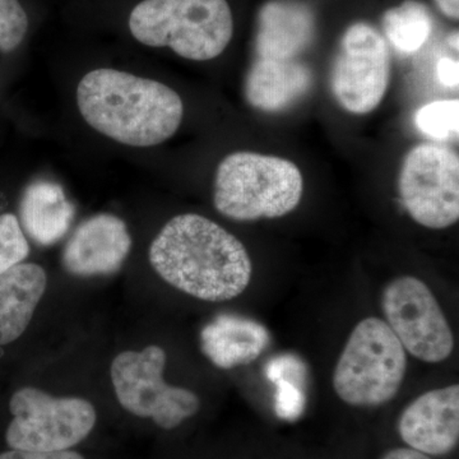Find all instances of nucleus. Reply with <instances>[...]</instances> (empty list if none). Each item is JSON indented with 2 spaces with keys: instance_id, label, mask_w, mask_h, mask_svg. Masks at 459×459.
<instances>
[{
  "instance_id": "1",
  "label": "nucleus",
  "mask_w": 459,
  "mask_h": 459,
  "mask_svg": "<svg viewBox=\"0 0 459 459\" xmlns=\"http://www.w3.org/2000/svg\"><path fill=\"white\" fill-rule=\"evenodd\" d=\"M148 259L166 283L211 303L238 298L252 281V259L243 243L201 214H179L166 223Z\"/></svg>"
},
{
  "instance_id": "2",
  "label": "nucleus",
  "mask_w": 459,
  "mask_h": 459,
  "mask_svg": "<svg viewBox=\"0 0 459 459\" xmlns=\"http://www.w3.org/2000/svg\"><path fill=\"white\" fill-rule=\"evenodd\" d=\"M84 122L108 138L132 147H152L170 140L183 120L177 91L159 81L100 68L77 87Z\"/></svg>"
},
{
  "instance_id": "3",
  "label": "nucleus",
  "mask_w": 459,
  "mask_h": 459,
  "mask_svg": "<svg viewBox=\"0 0 459 459\" xmlns=\"http://www.w3.org/2000/svg\"><path fill=\"white\" fill-rule=\"evenodd\" d=\"M304 180L289 160L235 152L222 160L214 180L213 204L235 221L286 216L303 198Z\"/></svg>"
},
{
  "instance_id": "4",
  "label": "nucleus",
  "mask_w": 459,
  "mask_h": 459,
  "mask_svg": "<svg viewBox=\"0 0 459 459\" xmlns=\"http://www.w3.org/2000/svg\"><path fill=\"white\" fill-rule=\"evenodd\" d=\"M129 29L141 44L204 62L228 48L234 21L226 0H143L133 9Z\"/></svg>"
},
{
  "instance_id": "5",
  "label": "nucleus",
  "mask_w": 459,
  "mask_h": 459,
  "mask_svg": "<svg viewBox=\"0 0 459 459\" xmlns=\"http://www.w3.org/2000/svg\"><path fill=\"white\" fill-rule=\"evenodd\" d=\"M407 355L385 320L358 323L344 344L332 383L341 401L353 407H377L394 400L406 377Z\"/></svg>"
},
{
  "instance_id": "6",
  "label": "nucleus",
  "mask_w": 459,
  "mask_h": 459,
  "mask_svg": "<svg viewBox=\"0 0 459 459\" xmlns=\"http://www.w3.org/2000/svg\"><path fill=\"white\" fill-rule=\"evenodd\" d=\"M168 355L150 344L141 351H123L110 367L111 383L122 409L132 416L152 420L162 430L179 428L201 410V398L183 386L165 382Z\"/></svg>"
},
{
  "instance_id": "7",
  "label": "nucleus",
  "mask_w": 459,
  "mask_h": 459,
  "mask_svg": "<svg viewBox=\"0 0 459 459\" xmlns=\"http://www.w3.org/2000/svg\"><path fill=\"white\" fill-rule=\"evenodd\" d=\"M9 412L12 420L5 430V443L16 451H71L98 424V411L90 401L56 397L33 386L14 392Z\"/></svg>"
},
{
  "instance_id": "8",
  "label": "nucleus",
  "mask_w": 459,
  "mask_h": 459,
  "mask_svg": "<svg viewBox=\"0 0 459 459\" xmlns=\"http://www.w3.org/2000/svg\"><path fill=\"white\" fill-rule=\"evenodd\" d=\"M382 310L386 325L410 355L437 364L455 349V337L442 307L427 283L401 276L383 290Z\"/></svg>"
},
{
  "instance_id": "9",
  "label": "nucleus",
  "mask_w": 459,
  "mask_h": 459,
  "mask_svg": "<svg viewBox=\"0 0 459 459\" xmlns=\"http://www.w3.org/2000/svg\"><path fill=\"white\" fill-rule=\"evenodd\" d=\"M404 210L424 228H451L459 219V159L446 148L420 144L407 153L400 174Z\"/></svg>"
},
{
  "instance_id": "10",
  "label": "nucleus",
  "mask_w": 459,
  "mask_h": 459,
  "mask_svg": "<svg viewBox=\"0 0 459 459\" xmlns=\"http://www.w3.org/2000/svg\"><path fill=\"white\" fill-rule=\"evenodd\" d=\"M389 78L391 56L383 36L368 23L350 26L329 77L338 104L351 114L371 113L385 99Z\"/></svg>"
},
{
  "instance_id": "11",
  "label": "nucleus",
  "mask_w": 459,
  "mask_h": 459,
  "mask_svg": "<svg viewBox=\"0 0 459 459\" xmlns=\"http://www.w3.org/2000/svg\"><path fill=\"white\" fill-rule=\"evenodd\" d=\"M131 249V232L120 217L95 214L80 223L66 241L63 268L77 277L108 276L123 267Z\"/></svg>"
},
{
  "instance_id": "12",
  "label": "nucleus",
  "mask_w": 459,
  "mask_h": 459,
  "mask_svg": "<svg viewBox=\"0 0 459 459\" xmlns=\"http://www.w3.org/2000/svg\"><path fill=\"white\" fill-rule=\"evenodd\" d=\"M409 448L428 455H446L459 443V385L431 389L402 411L397 422Z\"/></svg>"
},
{
  "instance_id": "13",
  "label": "nucleus",
  "mask_w": 459,
  "mask_h": 459,
  "mask_svg": "<svg viewBox=\"0 0 459 459\" xmlns=\"http://www.w3.org/2000/svg\"><path fill=\"white\" fill-rule=\"evenodd\" d=\"M255 53L259 59H298L312 44L314 16L307 5L270 2L259 12Z\"/></svg>"
},
{
  "instance_id": "14",
  "label": "nucleus",
  "mask_w": 459,
  "mask_h": 459,
  "mask_svg": "<svg viewBox=\"0 0 459 459\" xmlns=\"http://www.w3.org/2000/svg\"><path fill=\"white\" fill-rule=\"evenodd\" d=\"M312 86V71L300 60L256 57L247 74L246 96L253 108L280 113L300 101Z\"/></svg>"
},
{
  "instance_id": "15",
  "label": "nucleus",
  "mask_w": 459,
  "mask_h": 459,
  "mask_svg": "<svg viewBox=\"0 0 459 459\" xmlns=\"http://www.w3.org/2000/svg\"><path fill=\"white\" fill-rule=\"evenodd\" d=\"M47 287V272L38 263H18L0 274V346L25 333Z\"/></svg>"
},
{
  "instance_id": "16",
  "label": "nucleus",
  "mask_w": 459,
  "mask_h": 459,
  "mask_svg": "<svg viewBox=\"0 0 459 459\" xmlns=\"http://www.w3.org/2000/svg\"><path fill=\"white\" fill-rule=\"evenodd\" d=\"M271 342L264 325L232 314L217 316L201 332V349L221 369L250 364Z\"/></svg>"
},
{
  "instance_id": "17",
  "label": "nucleus",
  "mask_w": 459,
  "mask_h": 459,
  "mask_svg": "<svg viewBox=\"0 0 459 459\" xmlns=\"http://www.w3.org/2000/svg\"><path fill=\"white\" fill-rule=\"evenodd\" d=\"M74 216V204L54 181H33L21 198V228L38 246L50 247L65 238Z\"/></svg>"
},
{
  "instance_id": "18",
  "label": "nucleus",
  "mask_w": 459,
  "mask_h": 459,
  "mask_svg": "<svg viewBox=\"0 0 459 459\" xmlns=\"http://www.w3.org/2000/svg\"><path fill=\"white\" fill-rule=\"evenodd\" d=\"M434 29L430 12L416 0H406L383 16V30L395 50L416 53L427 44Z\"/></svg>"
},
{
  "instance_id": "19",
  "label": "nucleus",
  "mask_w": 459,
  "mask_h": 459,
  "mask_svg": "<svg viewBox=\"0 0 459 459\" xmlns=\"http://www.w3.org/2000/svg\"><path fill=\"white\" fill-rule=\"evenodd\" d=\"M415 124L421 133L435 140L458 137V100H440L425 105L416 113Z\"/></svg>"
},
{
  "instance_id": "20",
  "label": "nucleus",
  "mask_w": 459,
  "mask_h": 459,
  "mask_svg": "<svg viewBox=\"0 0 459 459\" xmlns=\"http://www.w3.org/2000/svg\"><path fill=\"white\" fill-rule=\"evenodd\" d=\"M30 244L16 214H0V274L25 262Z\"/></svg>"
},
{
  "instance_id": "21",
  "label": "nucleus",
  "mask_w": 459,
  "mask_h": 459,
  "mask_svg": "<svg viewBox=\"0 0 459 459\" xmlns=\"http://www.w3.org/2000/svg\"><path fill=\"white\" fill-rule=\"evenodd\" d=\"M29 18L18 0H0V51L16 49L25 39Z\"/></svg>"
},
{
  "instance_id": "22",
  "label": "nucleus",
  "mask_w": 459,
  "mask_h": 459,
  "mask_svg": "<svg viewBox=\"0 0 459 459\" xmlns=\"http://www.w3.org/2000/svg\"><path fill=\"white\" fill-rule=\"evenodd\" d=\"M268 377L277 385L276 411L286 419L300 415L304 407V392L294 380L286 379L279 371L267 369Z\"/></svg>"
},
{
  "instance_id": "23",
  "label": "nucleus",
  "mask_w": 459,
  "mask_h": 459,
  "mask_svg": "<svg viewBox=\"0 0 459 459\" xmlns=\"http://www.w3.org/2000/svg\"><path fill=\"white\" fill-rule=\"evenodd\" d=\"M0 459H87L80 452L71 449V451L62 452H29L16 451L9 449L7 452L0 453Z\"/></svg>"
},
{
  "instance_id": "24",
  "label": "nucleus",
  "mask_w": 459,
  "mask_h": 459,
  "mask_svg": "<svg viewBox=\"0 0 459 459\" xmlns=\"http://www.w3.org/2000/svg\"><path fill=\"white\" fill-rule=\"evenodd\" d=\"M437 78L446 87L458 86L459 63L452 57H443L437 65Z\"/></svg>"
},
{
  "instance_id": "25",
  "label": "nucleus",
  "mask_w": 459,
  "mask_h": 459,
  "mask_svg": "<svg viewBox=\"0 0 459 459\" xmlns=\"http://www.w3.org/2000/svg\"><path fill=\"white\" fill-rule=\"evenodd\" d=\"M380 459H433L431 455H425L415 449L403 446V448H394L385 452Z\"/></svg>"
},
{
  "instance_id": "26",
  "label": "nucleus",
  "mask_w": 459,
  "mask_h": 459,
  "mask_svg": "<svg viewBox=\"0 0 459 459\" xmlns=\"http://www.w3.org/2000/svg\"><path fill=\"white\" fill-rule=\"evenodd\" d=\"M440 11L446 14V17L458 20L459 17V0H435Z\"/></svg>"
},
{
  "instance_id": "27",
  "label": "nucleus",
  "mask_w": 459,
  "mask_h": 459,
  "mask_svg": "<svg viewBox=\"0 0 459 459\" xmlns=\"http://www.w3.org/2000/svg\"><path fill=\"white\" fill-rule=\"evenodd\" d=\"M448 42L452 49L458 50V31L451 33V36L448 38Z\"/></svg>"
}]
</instances>
